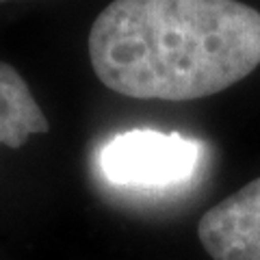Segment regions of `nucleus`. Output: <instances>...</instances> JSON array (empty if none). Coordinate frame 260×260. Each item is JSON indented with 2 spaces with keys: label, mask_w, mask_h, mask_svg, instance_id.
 Wrapping results in <instances>:
<instances>
[{
  "label": "nucleus",
  "mask_w": 260,
  "mask_h": 260,
  "mask_svg": "<svg viewBox=\"0 0 260 260\" xmlns=\"http://www.w3.org/2000/svg\"><path fill=\"white\" fill-rule=\"evenodd\" d=\"M48 119L32 98L26 80L0 61V145L22 148L32 135L48 133Z\"/></svg>",
  "instance_id": "20e7f679"
},
{
  "label": "nucleus",
  "mask_w": 260,
  "mask_h": 260,
  "mask_svg": "<svg viewBox=\"0 0 260 260\" xmlns=\"http://www.w3.org/2000/svg\"><path fill=\"white\" fill-rule=\"evenodd\" d=\"M198 237L213 260H260V178L208 208Z\"/></svg>",
  "instance_id": "7ed1b4c3"
},
{
  "label": "nucleus",
  "mask_w": 260,
  "mask_h": 260,
  "mask_svg": "<svg viewBox=\"0 0 260 260\" xmlns=\"http://www.w3.org/2000/svg\"><path fill=\"white\" fill-rule=\"evenodd\" d=\"M98 80L137 100H198L260 65V11L239 0H113L89 30Z\"/></svg>",
  "instance_id": "f257e3e1"
},
{
  "label": "nucleus",
  "mask_w": 260,
  "mask_h": 260,
  "mask_svg": "<svg viewBox=\"0 0 260 260\" xmlns=\"http://www.w3.org/2000/svg\"><path fill=\"white\" fill-rule=\"evenodd\" d=\"M0 3H7V0H0Z\"/></svg>",
  "instance_id": "39448f33"
},
{
  "label": "nucleus",
  "mask_w": 260,
  "mask_h": 260,
  "mask_svg": "<svg viewBox=\"0 0 260 260\" xmlns=\"http://www.w3.org/2000/svg\"><path fill=\"white\" fill-rule=\"evenodd\" d=\"M202 154L204 145L191 137L160 130H128L102 145L98 165L115 186L160 191L189 180Z\"/></svg>",
  "instance_id": "f03ea898"
}]
</instances>
